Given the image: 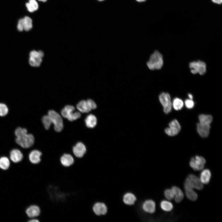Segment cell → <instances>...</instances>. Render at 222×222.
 <instances>
[{
	"label": "cell",
	"mask_w": 222,
	"mask_h": 222,
	"mask_svg": "<svg viewBox=\"0 0 222 222\" xmlns=\"http://www.w3.org/2000/svg\"><path fill=\"white\" fill-rule=\"evenodd\" d=\"M28 10L31 12L36 10L38 8V5L35 0H29V2L26 4Z\"/></svg>",
	"instance_id": "cell-25"
},
{
	"label": "cell",
	"mask_w": 222,
	"mask_h": 222,
	"mask_svg": "<svg viewBox=\"0 0 222 222\" xmlns=\"http://www.w3.org/2000/svg\"><path fill=\"white\" fill-rule=\"evenodd\" d=\"M8 112V109L7 105L4 103H0V116H6Z\"/></svg>",
	"instance_id": "cell-32"
},
{
	"label": "cell",
	"mask_w": 222,
	"mask_h": 222,
	"mask_svg": "<svg viewBox=\"0 0 222 222\" xmlns=\"http://www.w3.org/2000/svg\"><path fill=\"white\" fill-rule=\"evenodd\" d=\"M92 210L95 215L100 216L105 214L107 212V208L104 203L97 202L93 204Z\"/></svg>",
	"instance_id": "cell-10"
},
{
	"label": "cell",
	"mask_w": 222,
	"mask_h": 222,
	"mask_svg": "<svg viewBox=\"0 0 222 222\" xmlns=\"http://www.w3.org/2000/svg\"><path fill=\"white\" fill-rule=\"evenodd\" d=\"M76 107L77 109L82 113H88L92 109L87 101L85 100L80 101L77 104Z\"/></svg>",
	"instance_id": "cell-20"
},
{
	"label": "cell",
	"mask_w": 222,
	"mask_h": 222,
	"mask_svg": "<svg viewBox=\"0 0 222 222\" xmlns=\"http://www.w3.org/2000/svg\"><path fill=\"white\" fill-rule=\"evenodd\" d=\"M212 1L214 3L219 4H221L222 2V0H212Z\"/></svg>",
	"instance_id": "cell-38"
},
{
	"label": "cell",
	"mask_w": 222,
	"mask_h": 222,
	"mask_svg": "<svg viewBox=\"0 0 222 222\" xmlns=\"http://www.w3.org/2000/svg\"><path fill=\"white\" fill-rule=\"evenodd\" d=\"M72 152L75 156L77 158H82L86 152V148L81 142H78L72 148Z\"/></svg>",
	"instance_id": "cell-11"
},
{
	"label": "cell",
	"mask_w": 222,
	"mask_h": 222,
	"mask_svg": "<svg viewBox=\"0 0 222 222\" xmlns=\"http://www.w3.org/2000/svg\"><path fill=\"white\" fill-rule=\"evenodd\" d=\"M85 124L89 128H94L97 124V119L96 117L92 114L88 115L85 119Z\"/></svg>",
	"instance_id": "cell-21"
},
{
	"label": "cell",
	"mask_w": 222,
	"mask_h": 222,
	"mask_svg": "<svg viewBox=\"0 0 222 222\" xmlns=\"http://www.w3.org/2000/svg\"><path fill=\"white\" fill-rule=\"evenodd\" d=\"M165 133L169 136H174L177 135L179 131L176 128L169 127L165 130Z\"/></svg>",
	"instance_id": "cell-30"
},
{
	"label": "cell",
	"mask_w": 222,
	"mask_h": 222,
	"mask_svg": "<svg viewBox=\"0 0 222 222\" xmlns=\"http://www.w3.org/2000/svg\"><path fill=\"white\" fill-rule=\"evenodd\" d=\"M10 158L13 162L17 163L22 160L23 155L19 150L18 149H14L10 152Z\"/></svg>",
	"instance_id": "cell-17"
},
{
	"label": "cell",
	"mask_w": 222,
	"mask_h": 222,
	"mask_svg": "<svg viewBox=\"0 0 222 222\" xmlns=\"http://www.w3.org/2000/svg\"><path fill=\"white\" fill-rule=\"evenodd\" d=\"M41 212L40 208L37 205H32L26 210L28 216L31 218H35L40 216Z\"/></svg>",
	"instance_id": "cell-13"
},
{
	"label": "cell",
	"mask_w": 222,
	"mask_h": 222,
	"mask_svg": "<svg viewBox=\"0 0 222 222\" xmlns=\"http://www.w3.org/2000/svg\"><path fill=\"white\" fill-rule=\"evenodd\" d=\"M10 166V162L9 159L6 157L0 158V168L3 170L8 169Z\"/></svg>",
	"instance_id": "cell-27"
},
{
	"label": "cell",
	"mask_w": 222,
	"mask_h": 222,
	"mask_svg": "<svg viewBox=\"0 0 222 222\" xmlns=\"http://www.w3.org/2000/svg\"><path fill=\"white\" fill-rule=\"evenodd\" d=\"M211 176L210 170L206 169L203 170L200 173V179L203 184H208L209 182Z\"/></svg>",
	"instance_id": "cell-18"
},
{
	"label": "cell",
	"mask_w": 222,
	"mask_h": 222,
	"mask_svg": "<svg viewBox=\"0 0 222 222\" xmlns=\"http://www.w3.org/2000/svg\"><path fill=\"white\" fill-rule=\"evenodd\" d=\"M43 56L44 53L41 51H32L30 53L29 63L30 65L33 67L39 66Z\"/></svg>",
	"instance_id": "cell-7"
},
{
	"label": "cell",
	"mask_w": 222,
	"mask_h": 222,
	"mask_svg": "<svg viewBox=\"0 0 222 222\" xmlns=\"http://www.w3.org/2000/svg\"><path fill=\"white\" fill-rule=\"evenodd\" d=\"M210 126L209 124H205L200 122L197 124V130L199 135L203 138L207 137L210 133Z\"/></svg>",
	"instance_id": "cell-14"
},
{
	"label": "cell",
	"mask_w": 222,
	"mask_h": 222,
	"mask_svg": "<svg viewBox=\"0 0 222 222\" xmlns=\"http://www.w3.org/2000/svg\"><path fill=\"white\" fill-rule=\"evenodd\" d=\"M91 109H95L97 108V105L95 102L91 99H88L87 101Z\"/></svg>",
	"instance_id": "cell-37"
},
{
	"label": "cell",
	"mask_w": 222,
	"mask_h": 222,
	"mask_svg": "<svg viewBox=\"0 0 222 222\" xmlns=\"http://www.w3.org/2000/svg\"><path fill=\"white\" fill-rule=\"evenodd\" d=\"M32 27V20L29 17L26 16L23 18V30L26 31L30 30Z\"/></svg>",
	"instance_id": "cell-28"
},
{
	"label": "cell",
	"mask_w": 222,
	"mask_h": 222,
	"mask_svg": "<svg viewBox=\"0 0 222 222\" xmlns=\"http://www.w3.org/2000/svg\"><path fill=\"white\" fill-rule=\"evenodd\" d=\"M38 0L39 1H42L43 2H46L47 1V0Z\"/></svg>",
	"instance_id": "cell-42"
},
{
	"label": "cell",
	"mask_w": 222,
	"mask_h": 222,
	"mask_svg": "<svg viewBox=\"0 0 222 222\" xmlns=\"http://www.w3.org/2000/svg\"><path fill=\"white\" fill-rule=\"evenodd\" d=\"M17 29L18 31H21L23 30V18L20 19L18 22Z\"/></svg>",
	"instance_id": "cell-36"
},
{
	"label": "cell",
	"mask_w": 222,
	"mask_h": 222,
	"mask_svg": "<svg viewBox=\"0 0 222 222\" xmlns=\"http://www.w3.org/2000/svg\"><path fill=\"white\" fill-rule=\"evenodd\" d=\"M189 67L193 74H204L206 71V65L205 62L200 60L193 61L190 63Z\"/></svg>",
	"instance_id": "cell-6"
},
{
	"label": "cell",
	"mask_w": 222,
	"mask_h": 222,
	"mask_svg": "<svg viewBox=\"0 0 222 222\" xmlns=\"http://www.w3.org/2000/svg\"><path fill=\"white\" fill-rule=\"evenodd\" d=\"M42 121L45 128L48 130L52 123L50 117L48 115H45L43 117Z\"/></svg>",
	"instance_id": "cell-31"
},
{
	"label": "cell",
	"mask_w": 222,
	"mask_h": 222,
	"mask_svg": "<svg viewBox=\"0 0 222 222\" xmlns=\"http://www.w3.org/2000/svg\"><path fill=\"white\" fill-rule=\"evenodd\" d=\"M159 101L163 107V111L168 114L171 110L172 104L170 95L167 93L162 92L159 96Z\"/></svg>",
	"instance_id": "cell-8"
},
{
	"label": "cell",
	"mask_w": 222,
	"mask_h": 222,
	"mask_svg": "<svg viewBox=\"0 0 222 222\" xmlns=\"http://www.w3.org/2000/svg\"><path fill=\"white\" fill-rule=\"evenodd\" d=\"M163 64L162 56L157 50H155L151 55L149 60L146 62L147 67L151 70L161 69Z\"/></svg>",
	"instance_id": "cell-2"
},
{
	"label": "cell",
	"mask_w": 222,
	"mask_h": 222,
	"mask_svg": "<svg viewBox=\"0 0 222 222\" xmlns=\"http://www.w3.org/2000/svg\"><path fill=\"white\" fill-rule=\"evenodd\" d=\"M98 0L99 1H102L104 0Z\"/></svg>",
	"instance_id": "cell-43"
},
{
	"label": "cell",
	"mask_w": 222,
	"mask_h": 222,
	"mask_svg": "<svg viewBox=\"0 0 222 222\" xmlns=\"http://www.w3.org/2000/svg\"><path fill=\"white\" fill-rule=\"evenodd\" d=\"M29 222H39L40 220L38 219L33 218V219L28 221Z\"/></svg>",
	"instance_id": "cell-39"
},
{
	"label": "cell",
	"mask_w": 222,
	"mask_h": 222,
	"mask_svg": "<svg viewBox=\"0 0 222 222\" xmlns=\"http://www.w3.org/2000/svg\"><path fill=\"white\" fill-rule=\"evenodd\" d=\"M155 202L151 199L145 201L142 205L143 210L146 212L150 213H153L155 212Z\"/></svg>",
	"instance_id": "cell-16"
},
{
	"label": "cell",
	"mask_w": 222,
	"mask_h": 222,
	"mask_svg": "<svg viewBox=\"0 0 222 222\" xmlns=\"http://www.w3.org/2000/svg\"><path fill=\"white\" fill-rule=\"evenodd\" d=\"M136 200V196L131 193H127L124 195L123 198L124 202L126 204H133Z\"/></svg>",
	"instance_id": "cell-22"
},
{
	"label": "cell",
	"mask_w": 222,
	"mask_h": 222,
	"mask_svg": "<svg viewBox=\"0 0 222 222\" xmlns=\"http://www.w3.org/2000/svg\"><path fill=\"white\" fill-rule=\"evenodd\" d=\"M185 188L195 189L202 190L204 188L203 184L200 179L193 174L189 175L184 183Z\"/></svg>",
	"instance_id": "cell-3"
},
{
	"label": "cell",
	"mask_w": 222,
	"mask_h": 222,
	"mask_svg": "<svg viewBox=\"0 0 222 222\" xmlns=\"http://www.w3.org/2000/svg\"><path fill=\"white\" fill-rule=\"evenodd\" d=\"M172 104L175 109L179 110L181 109L183 107V102L181 99L175 98L173 100Z\"/></svg>",
	"instance_id": "cell-29"
},
{
	"label": "cell",
	"mask_w": 222,
	"mask_h": 222,
	"mask_svg": "<svg viewBox=\"0 0 222 222\" xmlns=\"http://www.w3.org/2000/svg\"><path fill=\"white\" fill-rule=\"evenodd\" d=\"M48 115L50 117L52 123L54 125V129L57 132H60L63 128L62 119L61 116L56 112L53 110H49Z\"/></svg>",
	"instance_id": "cell-5"
},
{
	"label": "cell",
	"mask_w": 222,
	"mask_h": 222,
	"mask_svg": "<svg viewBox=\"0 0 222 222\" xmlns=\"http://www.w3.org/2000/svg\"><path fill=\"white\" fill-rule=\"evenodd\" d=\"M185 189L186 196L189 200L192 201L197 200L198 197V195L193 189L185 188Z\"/></svg>",
	"instance_id": "cell-23"
},
{
	"label": "cell",
	"mask_w": 222,
	"mask_h": 222,
	"mask_svg": "<svg viewBox=\"0 0 222 222\" xmlns=\"http://www.w3.org/2000/svg\"><path fill=\"white\" fill-rule=\"evenodd\" d=\"M15 134L16 143L22 147L28 148L33 145L35 140L34 137L32 134H27L26 129L18 127L15 130Z\"/></svg>",
	"instance_id": "cell-1"
},
{
	"label": "cell",
	"mask_w": 222,
	"mask_h": 222,
	"mask_svg": "<svg viewBox=\"0 0 222 222\" xmlns=\"http://www.w3.org/2000/svg\"><path fill=\"white\" fill-rule=\"evenodd\" d=\"M42 152L38 150H34L30 153L29 158L30 162L34 164H37L41 161Z\"/></svg>",
	"instance_id": "cell-15"
},
{
	"label": "cell",
	"mask_w": 222,
	"mask_h": 222,
	"mask_svg": "<svg viewBox=\"0 0 222 222\" xmlns=\"http://www.w3.org/2000/svg\"><path fill=\"white\" fill-rule=\"evenodd\" d=\"M206 162L205 159L203 157L197 155L191 159L189 164L190 166L194 170L198 171L204 168Z\"/></svg>",
	"instance_id": "cell-9"
},
{
	"label": "cell",
	"mask_w": 222,
	"mask_h": 222,
	"mask_svg": "<svg viewBox=\"0 0 222 222\" xmlns=\"http://www.w3.org/2000/svg\"><path fill=\"white\" fill-rule=\"evenodd\" d=\"M160 205L162 209L166 212H170L173 208V205L172 203L166 200L162 201Z\"/></svg>",
	"instance_id": "cell-26"
},
{
	"label": "cell",
	"mask_w": 222,
	"mask_h": 222,
	"mask_svg": "<svg viewBox=\"0 0 222 222\" xmlns=\"http://www.w3.org/2000/svg\"><path fill=\"white\" fill-rule=\"evenodd\" d=\"M199 122L205 124H210L212 121V117L210 115L201 114L199 116Z\"/></svg>",
	"instance_id": "cell-24"
},
{
	"label": "cell",
	"mask_w": 222,
	"mask_h": 222,
	"mask_svg": "<svg viewBox=\"0 0 222 222\" xmlns=\"http://www.w3.org/2000/svg\"><path fill=\"white\" fill-rule=\"evenodd\" d=\"M138 2H143L145 1L146 0H136Z\"/></svg>",
	"instance_id": "cell-41"
},
{
	"label": "cell",
	"mask_w": 222,
	"mask_h": 222,
	"mask_svg": "<svg viewBox=\"0 0 222 222\" xmlns=\"http://www.w3.org/2000/svg\"><path fill=\"white\" fill-rule=\"evenodd\" d=\"M75 110V108L73 106L67 105L61 110V113L63 117L70 121H73L80 118L81 115L78 111L73 112Z\"/></svg>",
	"instance_id": "cell-4"
},
{
	"label": "cell",
	"mask_w": 222,
	"mask_h": 222,
	"mask_svg": "<svg viewBox=\"0 0 222 222\" xmlns=\"http://www.w3.org/2000/svg\"><path fill=\"white\" fill-rule=\"evenodd\" d=\"M60 161L61 164L63 166L68 167L74 164L75 159L71 154L68 153H64L60 157Z\"/></svg>",
	"instance_id": "cell-12"
},
{
	"label": "cell",
	"mask_w": 222,
	"mask_h": 222,
	"mask_svg": "<svg viewBox=\"0 0 222 222\" xmlns=\"http://www.w3.org/2000/svg\"><path fill=\"white\" fill-rule=\"evenodd\" d=\"M186 106L187 108L191 109L194 106V102L192 100L187 99L185 101Z\"/></svg>",
	"instance_id": "cell-35"
},
{
	"label": "cell",
	"mask_w": 222,
	"mask_h": 222,
	"mask_svg": "<svg viewBox=\"0 0 222 222\" xmlns=\"http://www.w3.org/2000/svg\"><path fill=\"white\" fill-rule=\"evenodd\" d=\"M169 126V127H172L177 128L179 131L181 129L180 124L176 119H174L170 122Z\"/></svg>",
	"instance_id": "cell-34"
},
{
	"label": "cell",
	"mask_w": 222,
	"mask_h": 222,
	"mask_svg": "<svg viewBox=\"0 0 222 222\" xmlns=\"http://www.w3.org/2000/svg\"><path fill=\"white\" fill-rule=\"evenodd\" d=\"M188 97L190 99H191V100H192L193 99V96L192 95V94H191L190 93H189L188 94Z\"/></svg>",
	"instance_id": "cell-40"
},
{
	"label": "cell",
	"mask_w": 222,
	"mask_h": 222,
	"mask_svg": "<svg viewBox=\"0 0 222 222\" xmlns=\"http://www.w3.org/2000/svg\"><path fill=\"white\" fill-rule=\"evenodd\" d=\"M165 197L169 200H171L174 198V193L171 189H167L164 192Z\"/></svg>",
	"instance_id": "cell-33"
},
{
	"label": "cell",
	"mask_w": 222,
	"mask_h": 222,
	"mask_svg": "<svg viewBox=\"0 0 222 222\" xmlns=\"http://www.w3.org/2000/svg\"><path fill=\"white\" fill-rule=\"evenodd\" d=\"M174 195V199L177 203L181 202L184 198V194L181 190L179 187L173 186L171 189Z\"/></svg>",
	"instance_id": "cell-19"
}]
</instances>
